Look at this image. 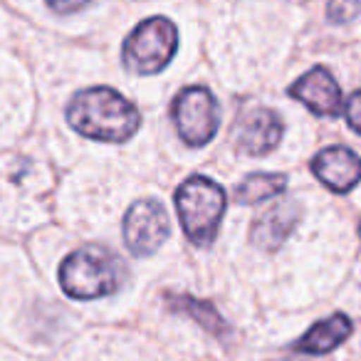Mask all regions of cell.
Wrapping results in <instances>:
<instances>
[{"instance_id": "1", "label": "cell", "mask_w": 361, "mask_h": 361, "mask_svg": "<svg viewBox=\"0 0 361 361\" xmlns=\"http://www.w3.org/2000/svg\"><path fill=\"white\" fill-rule=\"evenodd\" d=\"M67 124L87 139L121 144L139 131L141 114L111 87H90L77 92L67 104Z\"/></svg>"}, {"instance_id": "2", "label": "cell", "mask_w": 361, "mask_h": 361, "mask_svg": "<svg viewBox=\"0 0 361 361\" xmlns=\"http://www.w3.org/2000/svg\"><path fill=\"white\" fill-rule=\"evenodd\" d=\"M57 277L62 292L72 300H99L124 285L126 267L106 247L85 245L62 260Z\"/></svg>"}, {"instance_id": "3", "label": "cell", "mask_w": 361, "mask_h": 361, "mask_svg": "<svg viewBox=\"0 0 361 361\" xmlns=\"http://www.w3.org/2000/svg\"><path fill=\"white\" fill-rule=\"evenodd\" d=\"M176 211L186 238L198 247L216 240L226 213V191L206 176H191L176 191Z\"/></svg>"}, {"instance_id": "4", "label": "cell", "mask_w": 361, "mask_h": 361, "mask_svg": "<svg viewBox=\"0 0 361 361\" xmlns=\"http://www.w3.org/2000/svg\"><path fill=\"white\" fill-rule=\"evenodd\" d=\"M178 50V30L166 18H149L139 23L121 47V60L131 75H156Z\"/></svg>"}, {"instance_id": "5", "label": "cell", "mask_w": 361, "mask_h": 361, "mask_svg": "<svg viewBox=\"0 0 361 361\" xmlns=\"http://www.w3.org/2000/svg\"><path fill=\"white\" fill-rule=\"evenodd\" d=\"M171 116L178 136L188 146H206L216 136L221 116L218 102L206 87H186L171 104Z\"/></svg>"}, {"instance_id": "6", "label": "cell", "mask_w": 361, "mask_h": 361, "mask_svg": "<svg viewBox=\"0 0 361 361\" xmlns=\"http://www.w3.org/2000/svg\"><path fill=\"white\" fill-rule=\"evenodd\" d=\"M169 238V218L166 208L154 198H141L131 203L124 216V243L131 255H154Z\"/></svg>"}, {"instance_id": "7", "label": "cell", "mask_w": 361, "mask_h": 361, "mask_svg": "<svg viewBox=\"0 0 361 361\" xmlns=\"http://www.w3.org/2000/svg\"><path fill=\"white\" fill-rule=\"evenodd\" d=\"M287 94L302 102L317 116H341L344 114V97L339 82L331 77L326 67H312L295 85H290Z\"/></svg>"}, {"instance_id": "8", "label": "cell", "mask_w": 361, "mask_h": 361, "mask_svg": "<svg viewBox=\"0 0 361 361\" xmlns=\"http://www.w3.org/2000/svg\"><path fill=\"white\" fill-rule=\"evenodd\" d=\"M285 134V121L280 119L275 109H250L240 116L235 129L238 151L247 156H265L277 149Z\"/></svg>"}, {"instance_id": "9", "label": "cell", "mask_w": 361, "mask_h": 361, "mask_svg": "<svg viewBox=\"0 0 361 361\" xmlns=\"http://www.w3.org/2000/svg\"><path fill=\"white\" fill-rule=\"evenodd\" d=\"M312 173L334 193H349L361 180V156L346 146H326L312 159Z\"/></svg>"}, {"instance_id": "10", "label": "cell", "mask_w": 361, "mask_h": 361, "mask_svg": "<svg viewBox=\"0 0 361 361\" xmlns=\"http://www.w3.org/2000/svg\"><path fill=\"white\" fill-rule=\"evenodd\" d=\"M302 208L297 201H290V198H282L275 206H270L265 213L257 216V221L252 223L250 231V240L252 245H257L260 250L275 252L282 243L290 238V233L295 231V226L300 223Z\"/></svg>"}, {"instance_id": "11", "label": "cell", "mask_w": 361, "mask_h": 361, "mask_svg": "<svg viewBox=\"0 0 361 361\" xmlns=\"http://www.w3.org/2000/svg\"><path fill=\"white\" fill-rule=\"evenodd\" d=\"M351 329H354V324H351L349 317L336 312V314L312 324L307 334L295 341V349L302 351V354H329L349 339Z\"/></svg>"}, {"instance_id": "12", "label": "cell", "mask_w": 361, "mask_h": 361, "mask_svg": "<svg viewBox=\"0 0 361 361\" xmlns=\"http://www.w3.org/2000/svg\"><path fill=\"white\" fill-rule=\"evenodd\" d=\"M166 305H169L171 312H180V314H188L191 319H196L198 324L206 331H211L218 339H226L228 336V322L218 314V310L211 305V302L196 300L191 295H166Z\"/></svg>"}, {"instance_id": "13", "label": "cell", "mask_w": 361, "mask_h": 361, "mask_svg": "<svg viewBox=\"0 0 361 361\" xmlns=\"http://www.w3.org/2000/svg\"><path fill=\"white\" fill-rule=\"evenodd\" d=\"M287 188L285 173H250L245 180H240L235 188V201L240 206H255L267 198L280 196Z\"/></svg>"}, {"instance_id": "14", "label": "cell", "mask_w": 361, "mask_h": 361, "mask_svg": "<svg viewBox=\"0 0 361 361\" xmlns=\"http://www.w3.org/2000/svg\"><path fill=\"white\" fill-rule=\"evenodd\" d=\"M359 13H361V0H329L326 3V18L334 25L351 23L354 18H359Z\"/></svg>"}, {"instance_id": "15", "label": "cell", "mask_w": 361, "mask_h": 361, "mask_svg": "<svg viewBox=\"0 0 361 361\" xmlns=\"http://www.w3.org/2000/svg\"><path fill=\"white\" fill-rule=\"evenodd\" d=\"M47 8L57 16H72V13L85 11L87 6H92L94 0H45Z\"/></svg>"}, {"instance_id": "16", "label": "cell", "mask_w": 361, "mask_h": 361, "mask_svg": "<svg viewBox=\"0 0 361 361\" xmlns=\"http://www.w3.org/2000/svg\"><path fill=\"white\" fill-rule=\"evenodd\" d=\"M344 114L351 129L361 134V90H356L354 94L344 102Z\"/></svg>"}, {"instance_id": "17", "label": "cell", "mask_w": 361, "mask_h": 361, "mask_svg": "<svg viewBox=\"0 0 361 361\" xmlns=\"http://www.w3.org/2000/svg\"><path fill=\"white\" fill-rule=\"evenodd\" d=\"M359 238H361V223H359Z\"/></svg>"}]
</instances>
